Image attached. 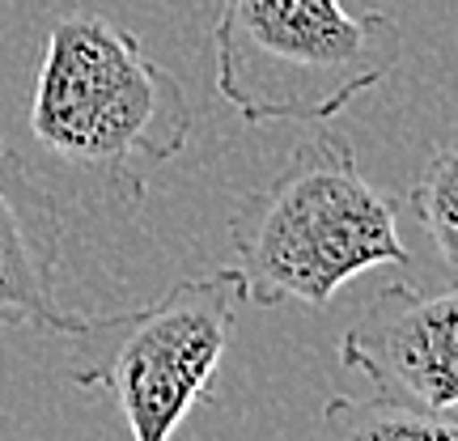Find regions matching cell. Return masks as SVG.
Segmentation results:
<instances>
[{"mask_svg": "<svg viewBox=\"0 0 458 441\" xmlns=\"http://www.w3.org/2000/svg\"><path fill=\"white\" fill-rule=\"evenodd\" d=\"M229 250L250 306L318 310L374 267H411L399 204L365 179L344 131L293 145L272 179L233 204Z\"/></svg>", "mask_w": 458, "mask_h": 441, "instance_id": "cell-1", "label": "cell"}, {"mask_svg": "<svg viewBox=\"0 0 458 441\" xmlns=\"http://www.w3.org/2000/svg\"><path fill=\"white\" fill-rule=\"evenodd\" d=\"M196 128L182 81L131 30L98 13H64L47 34L30 94V131L68 170L98 174L140 204L145 165L174 162Z\"/></svg>", "mask_w": 458, "mask_h": 441, "instance_id": "cell-2", "label": "cell"}, {"mask_svg": "<svg viewBox=\"0 0 458 441\" xmlns=\"http://www.w3.org/2000/svg\"><path fill=\"white\" fill-rule=\"evenodd\" d=\"M216 94L242 123H327L386 81L399 21L340 0H225L213 26Z\"/></svg>", "mask_w": 458, "mask_h": 441, "instance_id": "cell-3", "label": "cell"}, {"mask_svg": "<svg viewBox=\"0 0 458 441\" xmlns=\"http://www.w3.org/2000/svg\"><path fill=\"white\" fill-rule=\"evenodd\" d=\"M242 276L216 267L182 276L157 301L123 314L85 318L81 340L94 357L72 369L85 391H106L123 411L131 441H174L199 403H216V369L233 340Z\"/></svg>", "mask_w": 458, "mask_h": 441, "instance_id": "cell-4", "label": "cell"}, {"mask_svg": "<svg viewBox=\"0 0 458 441\" xmlns=\"http://www.w3.org/2000/svg\"><path fill=\"white\" fill-rule=\"evenodd\" d=\"M340 365L369 377L374 394L428 411H458V280L420 293L394 280L340 335Z\"/></svg>", "mask_w": 458, "mask_h": 441, "instance_id": "cell-5", "label": "cell"}, {"mask_svg": "<svg viewBox=\"0 0 458 441\" xmlns=\"http://www.w3.org/2000/svg\"><path fill=\"white\" fill-rule=\"evenodd\" d=\"M64 221L26 157L0 136V331L81 335L85 314L60 306Z\"/></svg>", "mask_w": 458, "mask_h": 441, "instance_id": "cell-6", "label": "cell"}, {"mask_svg": "<svg viewBox=\"0 0 458 441\" xmlns=\"http://www.w3.org/2000/svg\"><path fill=\"white\" fill-rule=\"evenodd\" d=\"M301 441H458V416L386 394H331Z\"/></svg>", "mask_w": 458, "mask_h": 441, "instance_id": "cell-7", "label": "cell"}, {"mask_svg": "<svg viewBox=\"0 0 458 441\" xmlns=\"http://www.w3.org/2000/svg\"><path fill=\"white\" fill-rule=\"evenodd\" d=\"M411 213L425 225L437 259L458 272V136L442 140L411 182Z\"/></svg>", "mask_w": 458, "mask_h": 441, "instance_id": "cell-8", "label": "cell"}]
</instances>
